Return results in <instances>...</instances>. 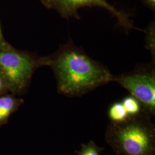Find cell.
Segmentation results:
<instances>
[{
    "label": "cell",
    "instance_id": "1",
    "mask_svg": "<svg viewBox=\"0 0 155 155\" xmlns=\"http://www.w3.org/2000/svg\"><path fill=\"white\" fill-rule=\"evenodd\" d=\"M47 66L55 74L58 91L70 97L87 93L113 81L114 77L105 67L70 43L47 57Z\"/></svg>",
    "mask_w": 155,
    "mask_h": 155
},
{
    "label": "cell",
    "instance_id": "2",
    "mask_svg": "<svg viewBox=\"0 0 155 155\" xmlns=\"http://www.w3.org/2000/svg\"><path fill=\"white\" fill-rule=\"evenodd\" d=\"M152 117L143 110L124 121L109 123L105 138L114 155H155Z\"/></svg>",
    "mask_w": 155,
    "mask_h": 155
},
{
    "label": "cell",
    "instance_id": "3",
    "mask_svg": "<svg viewBox=\"0 0 155 155\" xmlns=\"http://www.w3.org/2000/svg\"><path fill=\"white\" fill-rule=\"evenodd\" d=\"M47 66V57L38 58L12 46L0 50V77L13 95L22 94L35 70Z\"/></svg>",
    "mask_w": 155,
    "mask_h": 155
},
{
    "label": "cell",
    "instance_id": "4",
    "mask_svg": "<svg viewBox=\"0 0 155 155\" xmlns=\"http://www.w3.org/2000/svg\"><path fill=\"white\" fill-rule=\"evenodd\" d=\"M116 81L139 101L143 110L152 117L155 115V72H134L113 77Z\"/></svg>",
    "mask_w": 155,
    "mask_h": 155
},
{
    "label": "cell",
    "instance_id": "5",
    "mask_svg": "<svg viewBox=\"0 0 155 155\" xmlns=\"http://www.w3.org/2000/svg\"><path fill=\"white\" fill-rule=\"evenodd\" d=\"M43 5L47 9L57 12L61 17L68 19H79L78 11L83 8L100 7L109 12L116 17L118 22L127 31L135 28L129 18V15L117 9L106 0H40Z\"/></svg>",
    "mask_w": 155,
    "mask_h": 155
},
{
    "label": "cell",
    "instance_id": "6",
    "mask_svg": "<svg viewBox=\"0 0 155 155\" xmlns=\"http://www.w3.org/2000/svg\"><path fill=\"white\" fill-rule=\"evenodd\" d=\"M24 101L13 94L0 96V127L8 121L9 117L21 105Z\"/></svg>",
    "mask_w": 155,
    "mask_h": 155
},
{
    "label": "cell",
    "instance_id": "7",
    "mask_svg": "<svg viewBox=\"0 0 155 155\" xmlns=\"http://www.w3.org/2000/svg\"><path fill=\"white\" fill-rule=\"evenodd\" d=\"M108 117L111 122L125 121L129 117L121 102H116L111 105L108 110Z\"/></svg>",
    "mask_w": 155,
    "mask_h": 155
},
{
    "label": "cell",
    "instance_id": "8",
    "mask_svg": "<svg viewBox=\"0 0 155 155\" xmlns=\"http://www.w3.org/2000/svg\"><path fill=\"white\" fill-rule=\"evenodd\" d=\"M121 102L129 116L137 115L143 111V107L140 102L132 95L124 98Z\"/></svg>",
    "mask_w": 155,
    "mask_h": 155
},
{
    "label": "cell",
    "instance_id": "9",
    "mask_svg": "<svg viewBox=\"0 0 155 155\" xmlns=\"http://www.w3.org/2000/svg\"><path fill=\"white\" fill-rule=\"evenodd\" d=\"M104 150V148L99 147L91 140L86 144H81V150L75 151V153L77 155H100Z\"/></svg>",
    "mask_w": 155,
    "mask_h": 155
},
{
    "label": "cell",
    "instance_id": "10",
    "mask_svg": "<svg viewBox=\"0 0 155 155\" xmlns=\"http://www.w3.org/2000/svg\"><path fill=\"white\" fill-rule=\"evenodd\" d=\"M155 26L153 24L150 25L147 31V45H148V48L152 54L155 55Z\"/></svg>",
    "mask_w": 155,
    "mask_h": 155
},
{
    "label": "cell",
    "instance_id": "11",
    "mask_svg": "<svg viewBox=\"0 0 155 155\" xmlns=\"http://www.w3.org/2000/svg\"><path fill=\"white\" fill-rule=\"evenodd\" d=\"M11 45L9 44L4 38L0 27V50L5 49L11 47Z\"/></svg>",
    "mask_w": 155,
    "mask_h": 155
},
{
    "label": "cell",
    "instance_id": "12",
    "mask_svg": "<svg viewBox=\"0 0 155 155\" xmlns=\"http://www.w3.org/2000/svg\"><path fill=\"white\" fill-rule=\"evenodd\" d=\"M9 90L2 78L0 77V96L8 94Z\"/></svg>",
    "mask_w": 155,
    "mask_h": 155
},
{
    "label": "cell",
    "instance_id": "13",
    "mask_svg": "<svg viewBox=\"0 0 155 155\" xmlns=\"http://www.w3.org/2000/svg\"><path fill=\"white\" fill-rule=\"evenodd\" d=\"M143 4L150 10L155 11V0H141Z\"/></svg>",
    "mask_w": 155,
    "mask_h": 155
}]
</instances>
